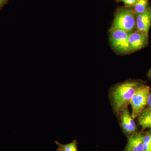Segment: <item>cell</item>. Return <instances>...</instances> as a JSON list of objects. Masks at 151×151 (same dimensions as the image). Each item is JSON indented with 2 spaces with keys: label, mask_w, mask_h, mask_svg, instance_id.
I'll return each mask as SVG.
<instances>
[{
  "label": "cell",
  "mask_w": 151,
  "mask_h": 151,
  "mask_svg": "<svg viewBox=\"0 0 151 151\" xmlns=\"http://www.w3.org/2000/svg\"><path fill=\"white\" fill-rule=\"evenodd\" d=\"M139 85L137 81H128L119 84L114 88L112 97L114 109L117 112L127 108Z\"/></svg>",
  "instance_id": "obj_1"
},
{
  "label": "cell",
  "mask_w": 151,
  "mask_h": 151,
  "mask_svg": "<svg viewBox=\"0 0 151 151\" xmlns=\"http://www.w3.org/2000/svg\"><path fill=\"white\" fill-rule=\"evenodd\" d=\"M136 26L134 12L129 9H122L116 13L111 29L122 30L131 32Z\"/></svg>",
  "instance_id": "obj_2"
},
{
  "label": "cell",
  "mask_w": 151,
  "mask_h": 151,
  "mask_svg": "<svg viewBox=\"0 0 151 151\" xmlns=\"http://www.w3.org/2000/svg\"><path fill=\"white\" fill-rule=\"evenodd\" d=\"M150 92L149 86L140 85L130 101L133 119L139 116L147 103L148 97Z\"/></svg>",
  "instance_id": "obj_3"
},
{
  "label": "cell",
  "mask_w": 151,
  "mask_h": 151,
  "mask_svg": "<svg viewBox=\"0 0 151 151\" xmlns=\"http://www.w3.org/2000/svg\"><path fill=\"white\" fill-rule=\"evenodd\" d=\"M130 32L122 30L111 29L110 40L112 47L121 53L130 52L129 42Z\"/></svg>",
  "instance_id": "obj_4"
},
{
  "label": "cell",
  "mask_w": 151,
  "mask_h": 151,
  "mask_svg": "<svg viewBox=\"0 0 151 151\" xmlns=\"http://www.w3.org/2000/svg\"><path fill=\"white\" fill-rule=\"evenodd\" d=\"M148 40V34L138 30L130 32L129 42L130 52L137 51L145 47Z\"/></svg>",
  "instance_id": "obj_5"
},
{
  "label": "cell",
  "mask_w": 151,
  "mask_h": 151,
  "mask_svg": "<svg viewBox=\"0 0 151 151\" xmlns=\"http://www.w3.org/2000/svg\"><path fill=\"white\" fill-rule=\"evenodd\" d=\"M135 15L137 30L148 34L151 26V8L142 13Z\"/></svg>",
  "instance_id": "obj_6"
},
{
  "label": "cell",
  "mask_w": 151,
  "mask_h": 151,
  "mask_svg": "<svg viewBox=\"0 0 151 151\" xmlns=\"http://www.w3.org/2000/svg\"><path fill=\"white\" fill-rule=\"evenodd\" d=\"M122 111L121 124L124 132L129 134H135L137 131V126L132 115L127 108Z\"/></svg>",
  "instance_id": "obj_7"
},
{
  "label": "cell",
  "mask_w": 151,
  "mask_h": 151,
  "mask_svg": "<svg viewBox=\"0 0 151 151\" xmlns=\"http://www.w3.org/2000/svg\"><path fill=\"white\" fill-rule=\"evenodd\" d=\"M142 136L141 133H136L129 137L124 151H144Z\"/></svg>",
  "instance_id": "obj_8"
},
{
  "label": "cell",
  "mask_w": 151,
  "mask_h": 151,
  "mask_svg": "<svg viewBox=\"0 0 151 151\" xmlns=\"http://www.w3.org/2000/svg\"><path fill=\"white\" fill-rule=\"evenodd\" d=\"M138 121L143 129H151V109L145 108L139 116Z\"/></svg>",
  "instance_id": "obj_9"
},
{
  "label": "cell",
  "mask_w": 151,
  "mask_h": 151,
  "mask_svg": "<svg viewBox=\"0 0 151 151\" xmlns=\"http://www.w3.org/2000/svg\"><path fill=\"white\" fill-rule=\"evenodd\" d=\"M55 143L58 147L56 150L57 151H78L77 148L78 142L76 140H74L69 144L64 145L57 141H55Z\"/></svg>",
  "instance_id": "obj_10"
},
{
  "label": "cell",
  "mask_w": 151,
  "mask_h": 151,
  "mask_svg": "<svg viewBox=\"0 0 151 151\" xmlns=\"http://www.w3.org/2000/svg\"><path fill=\"white\" fill-rule=\"evenodd\" d=\"M134 7L135 14L142 13L150 7L148 0H137Z\"/></svg>",
  "instance_id": "obj_11"
},
{
  "label": "cell",
  "mask_w": 151,
  "mask_h": 151,
  "mask_svg": "<svg viewBox=\"0 0 151 151\" xmlns=\"http://www.w3.org/2000/svg\"><path fill=\"white\" fill-rule=\"evenodd\" d=\"M142 142L144 151H151V129L143 135Z\"/></svg>",
  "instance_id": "obj_12"
},
{
  "label": "cell",
  "mask_w": 151,
  "mask_h": 151,
  "mask_svg": "<svg viewBox=\"0 0 151 151\" xmlns=\"http://www.w3.org/2000/svg\"><path fill=\"white\" fill-rule=\"evenodd\" d=\"M124 3L126 5L128 6H134L137 2V0H118Z\"/></svg>",
  "instance_id": "obj_13"
},
{
  "label": "cell",
  "mask_w": 151,
  "mask_h": 151,
  "mask_svg": "<svg viewBox=\"0 0 151 151\" xmlns=\"http://www.w3.org/2000/svg\"><path fill=\"white\" fill-rule=\"evenodd\" d=\"M147 105L148 106V108L151 109V92H150L148 96V97Z\"/></svg>",
  "instance_id": "obj_14"
},
{
  "label": "cell",
  "mask_w": 151,
  "mask_h": 151,
  "mask_svg": "<svg viewBox=\"0 0 151 151\" xmlns=\"http://www.w3.org/2000/svg\"><path fill=\"white\" fill-rule=\"evenodd\" d=\"M8 1L7 0H0V10L7 4Z\"/></svg>",
  "instance_id": "obj_15"
},
{
  "label": "cell",
  "mask_w": 151,
  "mask_h": 151,
  "mask_svg": "<svg viewBox=\"0 0 151 151\" xmlns=\"http://www.w3.org/2000/svg\"><path fill=\"white\" fill-rule=\"evenodd\" d=\"M148 76L149 77H150V78H151V69H150V70H149V72L148 73Z\"/></svg>",
  "instance_id": "obj_16"
},
{
  "label": "cell",
  "mask_w": 151,
  "mask_h": 151,
  "mask_svg": "<svg viewBox=\"0 0 151 151\" xmlns=\"http://www.w3.org/2000/svg\"><path fill=\"white\" fill-rule=\"evenodd\" d=\"M7 1H9V0H7Z\"/></svg>",
  "instance_id": "obj_17"
}]
</instances>
